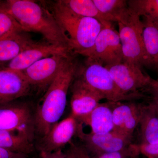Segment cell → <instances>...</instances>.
<instances>
[{"label": "cell", "instance_id": "d4e9b609", "mask_svg": "<svg viewBox=\"0 0 158 158\" xmlns=\"http://www.w3.org/2000/svg\"><path fill=\"white\" fill-rule=\"evenodd\" d=\"M140 154L138 144H132L123 150L100 154L94 156L93 158H136Z\"/></svg>", "mask_w": 158, "mask_h": 158}, {"label": "cell", "instance_id": "d6986e66", "mask_svg": "<svg viewBox=\"0 0 158 158\" xmlns=\"http://www.w3.org/2000/svg\"><path fill=\"white\" fill-rule=\"evenodd\" d=\"M141 143L153 144L158 141V116L152 101L142 105L139 124Z\"/></svg>", "mask_w": 158, "mask_h": 158}, {"label": "cell", "instance_id": "603a6c76", "mask_svg": "<svg viewBox=\"0 0 158 158\" xmlns=\"http://www.w3.org/2000/svg\"><path fill=\"white\" fill-rule=\"evenodd\" d=\"M19 31H24L21 26L6 9L4 2L0 3V39Z\"/></svg>", "mask_w": 158, "mask_h": 158}, {"label": "cell", "instance_id": "7402d4cb", "mask_svg": "<svg viewBox=\"0 0 158 158\" xmlns=\"http://www.w3.org/2000/svg\"><path fill=\"white\" fill-rule=\"evenodd\" d=\"M99 11L110 22H116V19L129 7L126 0H93Z\"/></svg>", "mask_w": 158, "mask_h": 158}, {"label": "cell", "instance_id": "d6a6232c", "mask_svg": "<svg viewBox=\"0 0 158 158\" xmlns=\"http://www.w3.org/2000/svg\"><path fill=\"white\" fill-rule=\"evenodd\" d=\"M1 3V2H0V3Z\"/></svg>", "mask_w": 158, "mask_h": 158}, {"label": "cell", "instance_id": "44dd1931", "mask_svg": "<svg viewBox=\"0 0 158 158\" xmlns=\"http://www.w3.org/2000/svg\"><path fill=\"white\" fill-rule=\"evenodd\" d=\"M60 2L78 15L94 19L102 25L111 23L99 11L93 0H61Z\"/></svg>", "mask_w": 158, "mask_h": 158}, {"label": "cell", "instance_id": "ba28073f", "mask_svg": "<svg viewBox=\"0 0 158 158\" xmlns=\"http://www.w3.org/2000/svg\"><path fill=\"white\" fill-rule=\"evenodd\" d=\"M82 125L78 121L76 135L84 143L85 149L92 153L94 156L123 150L132 144V138L113 131L100 134L85 133L83 131Z\"/></svg>", "mask_w": 158, "mask_h": 158}, {"label": "cell", "instance_id": "5bb4252c", "mask_svg": "<svg viewBox=\"0 0 158 158\" xmlns=\"http://www.w3.org/2000/svg\"><path fill=\"white\" fill-rule=\"evenodd\" d=\"M31 85L22 72L0 69V105L28 95Z\"/></svg>", "mask_w": 158, "mask_h": 158}, {"label": "cell", "instance_id": "7c38bea8", "mask_svg": "<svg viewBox=\"0 0 158 158\" xmlns=\"http://www.w3.org/2000/svg\"><path fill=\"white\" fill-rule=\"evenodd\" d=\"M72 52L69 49L48 42L35 41L16 58L8 62L7 67L5 68L22 71L44 58L58 54L69 56Z\"/></svg>", "mask_w": 158, "mask_h": 158}, {"label": "cell", "instance_id": "ffe728a7", "mask_svg": "<svg viewBox=\"0 0 158 158\" xmlns=\"http://www.w3.org/2000/svg\"><path fill=\"white\" fill-rule=\"evenodd\" d=\"M0 147L28 156L35 148L32 141L19 133L0 130Z\"/></svg>", "mask_w": 158, "mask_h": 158}, {"label": "cell", "instance_id": "ac0fdd59", "mask_svg": "<svg viewBox=\"0 0 158 158\" xmlns=\"http://www.w3.org/2000/svg\"><path fill=\"white\" fill-rule=\"evenodd\" d=\"M142 17L146 67L158 71V21L149 16Z\"/></svg>", "mask_w": 158, "mask_h": 158}, {"label": "cell", "instance_id": "1f68e13d", "mask_svg": "<svg viewBox=\"0 0 158 158\" xmlns=\"http://www.w3.org/2000/svg\"><path fill=\"white\" fill-rule=\"evenodd\" d=\"M156 81H157L158 82V74L157 78L156 80Z\"/></svg>", "mask_w": 158, "mask_h": 158}, {"label": "cell", "instance_id": "f546056e", "mask_svg": "<svg viewBox=\"0 0 158 158\" xmlns=\"http://www.w3.org/2000/svg\"><path fill=\"white\" fill-rule=\"evenodd\" d=\"M152 101L155 107L158 116V97L155 95L152 94Z\"/></svg>", "mask_w": 158, "mask_h": 158}, {"label": "cell", "instance_id": "8fae6325", "mask_svg": "<svg viewBox=\"0 0 158 158\" xmlns=\"http://www.w3.org/2000/svg\"><path fill=\"white\" fill-rule=\"evenodd\" d=\"M73 83L71 115L78 120L90 113L105 97L78 78L76 77Z\"/></svg>", "mask_w": 158, "mask_h": 158}, {"label": "cell", "instance_id": "6da1fadb", "mask_svg": "<svg viewBox=\"0 0 158 158\" xmlns=\"http://www.w3.org/2000/svg\"><path fill=\"white\" fill-rule=\"evenodd\" d=\"M79 65L73 56L69 57L37 108L36 130L43 137L58 122L64 113L69 90L75 78Z\"/></svg>", "mask_w": 158, "mask_h": 158}, {"label": "cell", "instance_id": "3957f363", "mask_svg": "<svg viewBox=\"0 0 158 158\" xmlns=\"http://www.w3.org/2000/svg\"><path fill=\"white\" fill-rule=\"evenodd\" d=\"M53 13L73 52L82 55L92 48L103 25L94 19L74 13L60 1L53 5Z\"/></svg>", "mask_w": 158, "mask_h": 158}, {"label": "cell", "instance_id": "9c48e42d", "mask_svg": "<svg viewBox=\"0 0 158 158\" xmlns=\"http://www.w3.org/2000/svg\"><path fill=\"white\" fill-rule=\"evenodd\" d=\"M105 67L118 89L124 94L142 93L141 90H148L149 87L151 77L137 65L123 61Z\"/></svg>", "mask_w": 158, "mask_h": 158}, {"label": "cell", "instance_id": "52a82bcc", "mask_svg": "<svg viewBox=\"0 0 158 158\" xmlns=\"http://www.w3.org/2000/svg\"><path fill=\"white\" fill-rule=\"evenodd\" d=\"M96 60L104 66L123 61V54L119 34L113 23L103 25L92 48L82 55Z\"/></svg>", "mask_w": 158, "mask_h": 158}, {"label": "cell", "instance_id": "e0dca14e", "mask_svg": "<svg viewBox=\"0 0 158 158\" xmlns=\"http://www.w3.org/2000/svg\"><path fill=\"white\" fill-rule=\"evenodd\" d=\"M25 31H19L0 39V63L9 62L35 42Z\"/></svg>", "mask_w": 158, "mask_h": 158}, {"label": "cell", "instance_id": "9a60e30c", "mask_svg": "<svg viewBox=\"0 0 158 158\" xmlns=\"http://www.w3.org/2000/svg\"><path fill=\"white\" fill-rule=\"evenodd\" d=\"M141 107L142 104L132 101L114 102L113 131L132 138L134 131L140 123Z\"/></svg>", "mask_w": 158, "mask_h": 158}, {"label": "cell", "instance_id": "4dcf8cb0", "mask_svg": "<svg viewBox=\"0 0 158 158\" xmlns=\"http://www.w3.org/2000/svg\"><path fill=\"white\" fill-rule=\"evenodd\" d=\"M65 158H77V157L73 151L71 149L70 151L69 152L67 153H66Z\"/></svg>", "mask_w": 158, "mask_h": 158}, {"label": "cell", "instance_id": "4316f807", "mask_svg": "<svg viewBox=\"0 0 158 158\" xmlns=\"http://www.w3.org/2000/svg\"><path fill=\"white\" fill-rule=\"evenodd\" d=\"M28 156L13 152L0 147V158H28Z\"/></svg>", "mask_w": 158, "mask_h": 158}, {"label": "cell", "instance_id": "8992f818", "mask_svg": "<svg viewBox=\"0 0 158 158\" xmlns=\"http://www.w3.org/2000/svg\"><path fill=\"white\" fill-rule=\"evenodd\" d=\"M0 130L19 133L33 141L35 115L30 106L15 101L0 105Z\"/></svg>", "mask_w": 158, "mask_h": 158}, {"label": "cell", "instance_id": "2e32d148", "mask_svg": "<svg viewBox=\"0 0 158 158\" xmlns=\"http://www.w3.org/2000/svg\"><path fill=\"white\" fill-rule=\"evenodd\" d=\"M113 104L108 101L100 103L90 113L77 120L90 127L91 133L100 134L112 131Z\"/></svg>", "mask_w": 158, "mask_h": 158}, {"label": "cell", "instance_id": "7a4b0ae2", "mask_svg": "<svg viewBox=\"0 0 158 158\" xmlns=\"http://www.w3.org/2000/svg\"><path fill=\"white\" fill-rule=\"evenodd\" d=\"M4 3L24 31L39 33L49 43L72 51L68 39L47 9L31 0H8Z\"/></svg>", "mask_w": 158, "mask_h": 158}, {"label": "cell", "instance_id": "cb8c5ba5", "mask_svg": "<svg viewBox=\"0 0 158 158\" xmlns=\"http://www.w3.org/2000/svg\"><path fill=\"white\" fill-rule=\"evenodd\" d=\"M128 4L141 17L149 16L158 21V0H131Z\"/></svg>", "mask_w": 158, "mask_h": 158}, {"label": "cell", "instance_id": "5b68a950", "mask_svg": "<svg viewBox=\"0 0 158 158\" xmlns=\"http://www.w3.org/2000/svg\"><path fill=\"white\" fill-rule=\"evenodd\" d=\"M76 77L102 94L108 102L132 101L144 97L143 93L126 94L118 89L107 69L94 59L87 58L79 65Z\"/></svg>", "mask_w": 158, "mask_h": 158}, {"label": "cell", "instance_id": "83f0119b", "mask_svg": "<svg viewBox=\"0 0 158 158\" xmlns=\"http://www.w3.org/2000/svg\"><path fill=\"white\" fill-rule=\"evenodd\" d=\"M66 155L61 149L51 152H40L41 158H65Z\"/></svg>", "mask_w": 158, "mask_h": 158}, {"label": "cell", "instance_id": "484cf974", "mask_svg": "<svg viewBox=\"0 0 158 158\" xmlns=\"http://www.w3.org/2000/svg\"><path fill=\"white\" fill-rule=\"evenodd\" d=\"M138 146L140 153L147 158H158V141L153 144L141 143Z\"/></svg>", "mask_w": 158, "mask_h": 158}, {"label": "cell", "instance_id": "30bf717a", "mask_svg": "<svg viewBox=\"0 0 158 158\" xmlns=\"http://www.w3.org/2000/svg\"><path fill=\"white\" fill-rule=\"evenodd\" d=\"M71 56L58 54L44 58L22 72L31 86L47 90Z\"/></svg>", "mask_w": 158, "mask_h": 158}, {"label": "cell", "instance_id": "f1b7e54d", "mask_svg": "<svg viewBox=\"0 0 158 158\" xmlns=\"http://www.w3.org/2000/svg\"><path fill=\"white\" fill-rule=\"evenodd\" d=\"M148 90L152 94L155 95L158 97V82L156 80L151 78Z\"/></svg>", "mask_w": 158, "mask_h": 158}, {"label": "cell", "instance_id": "836d02e7", "mask_svg": "<svg viewBox=\"0 0 158 158\" xmlns=\"http://www.w3.org/2000/svg\"><path fill=\"white\" fill-rule=\"evenodd\" d=\"M138 158V157H137V158Z\"/></svg>", "mask_w": 158, "mask_h": 158}, {"label": "cell", "instance_id": "277c9868", "mask_svg": "<svg viewBox=\"0 0 158 158\" xmlns=\"http://www.w3.org/2000/svg\"><path fill=\"white\" fill-rule=\"evenodd\" d=\"M123 61L142 68L146 67L143 40V24L141 16L129 6L116 19Z\"/></svg>", "mask_w": 158, "mask_h": 158}, {"label": "cell", "instance_id": "4fadbf2b", "mask_svg": "<svg viewBox=\"0 0 158 158\" xmlns=\"http://www.w3.org/2000/svg\"><path fill=\"white\" fill-rule=\"evenodd\" d=\"M78 121L70 115L52 126L39 144L40 152H51L61 149L76 135Z\"/></svg>", "mask_w": 158, "mask_h": 158}]
</instances>
